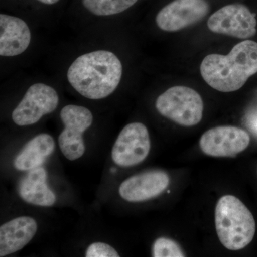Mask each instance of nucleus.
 Segmentation results:
<instances>
[{
    "instance_id": "f257e3e1",
    "label": "nucleus",
    "mask_w": 257,
    "mask_h": 257,
    "mask_svg": "<svg viewBox=\"0 0 257 257\" xmlns=\"http://www.w3.org/2000/svg\"><path fill=\"white\" fill-rule=\"evenodd\" d=\"M122 64L112 52L96 50L77 57L67 70V80L81 95L104 99L116 90L122 77Z\"/></svg>"
},
{
    "instance_id": "f03ea898",
    "label": "nucleus",
    "mask_w": 257,
    "mask_h": 257,
    "mask_svg": "<svg viewBox=\"0 0 257 257\" xmlns=\"http://www.w3.org/2000/svg\"><path fill=\"white\" fill-rule=\"evenodd\" d=\"M200 72L204 81L216 90H239L257 73V42L244 40L235 45L228 55H207L201 64Z\"/></svg>"
},
{
    "instance_id": "7ed1b4c3",
    "label": "nucleus",
    "mask_w": 257,
    "mask_h": 257,
    "mask_svg": "<svg viewBox=\"0 0 257 257\" xmlns=\"http://www.w3.org/2000/svg\"><path fill=\"white\" fill-rule=\"evenodd\" d=\"M215 226L221 244L231 251L247 246L256 232L253 214L240 199L232 195L223 196L218 201Z\"/></svg>"
},
{
    "instance_id": "20e7f679",
    "label": "nucleus",
    "mask_w": 257,
    "mask_h": 257,
    "mask_svg": "<svg viewBox=\"0 0 257 257\" xmlns=\"http://www.w3.org/2000/svg\"><path fill=\"white\" fill-rule=\"evenodd\" d=\"M155 105L161 115L182 126H194L202 119V96L190 87L170 88L158 96Z\"/></svg>"
},
{
    "instance_id": "39448f33",
    "label": "nucleus",
    "mask_w": 257,
    "mask_h": 257,
    "mask_svg": "<svg viewBox=\"0 0 257 257\" xmlns=\"http://www.w3.org/2000/svg\"><path fill=\"white\" fill-rule=\"evenodd\" d=\"M60 118L64 125L58 139L61 151L67 160H77L85 152L83 134L92 124V113L84 106L69 104L62 108Z\"/></svg>"
},
{
    "instance_id": "423d86ee",
    "label": "nucleus",
    "mask_w": 257,
    "mask_h": 257,
    "mask_svg": "<svg viewBox=\"0 0 257 257\" xmlns=\"http://www.w3.org/2000/svg\"><path fill=\"white\" fill-rule=\"evenodd\" d=\"M59 104V96L53 87L36 83L30 86L12 114L15 124L29 126L38 122L42 116L53 112Z\"/></svg>"
},
{
    "instance_id": "0eeeda50",
    "label": "nucleus",
    "mask_w": 257,
    "mask_h": 257,
    "mask_svg": "<svg viewBox=\"0 0 257 257\" xmlns=\"http://www.w3.org/2000/svg\"><path fill=\"white\" fill-rule=\"evenodd\" d=\"M151 148L150 135L143 123H130L125 126L115 142L111 158L120 167L139 165L148 156Z\"/></svg>"
},
{
    "instance_id": "6e6552de",
    "label": "nucleus",
    "mask_w": 257,
    "mask_h": 257,
    "mask_svg": "<svg viewBox=\"0 0 257 257\" xmlns=\"http://www.w3.org/2000/svg\"><path fill=\"white\" fill-rule=\"evenodd\" d=\"M256 24L255 15L247 7L231 4L211 15L207 26L214 33L246 40L256 35Z\"/></svg>"
},
{
    "instance_id": "1a4fd4ad",
    "label": "nucleus",
    "mask_w": 257,
    "mask_h": 257,
    "mask_svg": "<svg viewBox=\"0 0 257 257\" xmlns=\"http://www.w3.org/2000/svg\"><path fill=\"white\" fill-rule=\"evenodd\" d=\"M209 10L207 0H174L159 11L155 20L160 30L178 32L200 22Z\"/></svg>"
},
{
    "instance_id": "9d476101",
    "label": "nucleus",
    "mask_w": 257,
    "mask_h": 257,
    "mask_svg": "<svg viewBox=\"0 0 257 257\" xmlns=\"http://www.w3.org/2000/svg\"><path fill=\"white\" fill-rule=\"evenodd\" d=\"M250 144L249 135L234 126H219L203 134L201 150L208 156L233 157L244 151Z\"/></svg>"
},
{
    "instance_id": "9b49d317",
    "label": "nucleus",
    "mask_w": 257,
    "mask_h": 257,
    "mask_svg": "<svg viewBox=\"0 0 257 257\" xmlns=\"http://www.w3.org/2000/svg\"><path fill=\"white\" fill-rule=\"evenodd\" d=\"M170 184V177L163 171H150L133 176L120 185L119 195L130 202H140L160 195Z\"/></svg>"
},
{
    "instance_id": "f8f14e48",
    "label": "nucleus",
    "mask_w": 257,
    "mask_h": 257,
    "mask_svg": "<svg viewBox=\"0 0 257 257\" xmlns=\"http://www.w3.org/2000/svg\"><path fill=\"white\" fill-rule=\"evenodd\" d=\"M31 31L23 19L13 15H0V55L15 57L30 46Z\"/></svg>"
},
{
    "instance_id": "ddd939ff",
    "label": "nucleus",
    "mask_w": 257,
    "mask_h": 257,
    "mask_svg": "<svg viewBox=\"0 0 257 257\" xmlns=\"http://www.w3.org/2000/svg\"><path fill=\"white\" fill-rule=\"evenodd\" d=\"M37 231L33 218L20 216L0 226V256L12 254L25 247Z\"/></svg>"
},
{
    "instance_id": "4468645a",
    "label": "nucleus",
    "mask_w": 257,
    "mask_h": 257,
    "mask_svg": "<svg viewBox=\"0 0 257 257\" xmlns=\"http://www.w3.org/2000/svg\"><path fill=\"white\" fill-rule=\"evenodd\" d=\"M47 172L39 167L29 171L19 186V194L25 202L40 207H51L56 196L47 184Z\"/></svg>"
},
{
    "instance_id": "2eb2a0df",
    "label": "nucleus",
    "mask_w": 257,
    "mask_h": 257,
    "mask_svg": "<svg viewBox=\"0 0 257 257\" xmlns=\"http://www.w3.org/2000/svg\"><path fill=\"white\" fill-rule=\"evenodd\" d=\"M55 149L53 138L48 134H40L29 141L15 157L14 167L20 171H30L40 167Z\"/></svg>"
},
{
    "instance_id": "dca6fc26",
    "label": "nucleus",
    "mask_w": 257,
    "mask_h": 257,
    "mask_svg": "<svg viewBox=\"0 0 257 257\" xmlns=\"http://www.w3.org/2000/svg\"><path fill=\"white\" fill-rule=\"evenodd\" d=\"M140 0H80L87 13L96 17H110L121 14Z\"/></svg>"
},
{
    "instance_id": "f3484780",
    "label": "nucleus",
    "mask_w": 257,
    "mask_h": 257,
    "mask_svg": "<svg viewBox=\"0 0 257 257\" xmlns=\"http://www.w3.org/2000/svg\"><path fill=\"white\" fill-rule=\"evenodd\" d=\"M152 256L184 257L185 255L175 241L169 238L160 237L155 241L152 246Z\"/></svg>"
},
{
    "instance_id": "a211bd4d",
    "label": "nucleus",
    "mask_w": 257,
    "mask_h": 257,
    "mask_svg": "<svg viewBox=\"0 0 257 257\" xmlns=\"http://www.w3.org/2000/svg\"><path fill=\"white\" fill-rule=\"evenodd\" d=\"M85 256L87 257H119L115 248L103 242L92 243L88 246Z\"/></svg>"
},
{
    "instance_id": "6ab92c4d",
    "label": "nucleus",
    "mask_w": 257,
    "mask_h": 257,
    "mask_svg": "<svg viewBox=\"0 0 257 257\" xmlns=\"http://www.w3.org/2000/svg\"><path fill=\"white\" fill-rule=\"evenodd\" d=\"M40 4L45 5V6H54L59 4L62 0H33Z\"/></svg>"
},
{
    "instance_id": "aec40b11",
    "label": "nucleus",
    "mask_w": 257,
    "mask_h": 257,
    "mask_svg": "<svg viewBox=\"0 0 257 257\" xmlns=\"http://www.w3.org/2000/svg\"><path fill=\"white\" fill-rule=\"evenodd\" d=\"M250 124H251V130L257 135V116H254L251 119V121H250Z\"/></svg>"
}]
</instances>
